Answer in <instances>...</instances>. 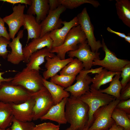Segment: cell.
<instances>
[{
  "instance_id": "7c38bea8",
  "label": "cell",
  "mask_w": 130,
  "mask_h": 130,
  "mask_svg": "<svg viewBox=\"0 0 130 130\" xmlns=\"http://www.w3.org/2000/svg\"><path fill=\"white\" fill-rule=\"evenodd\" d=\"M25 7V5L20 4L15 5L13 7L12 13L3 18L5 23L8 25L10 39H13L15 38L21 27L23 26Z\"/></svg>"
},
{
  "instance_id": "7a4b0ae2",
  "label": "cell",
  "mask_w": 130,
  "mask_h": 130,
  "mask_svg": "<svg viewBox=\"0 0 130 130\" xmlns=\"http://www.w3.org/2000/svg\"><path fill=\"white\" fill-rule=\"evenodd\" d=\"M43 78L39 71L30 70L26 67L13 77L10 82L13 85L23 87L31 92H34L44 86Z\"/></svg>"
},
{
  "instance_id": "8d00e7d4",
  "label": "cell",
  "mask_w": 130,
  "mask_h": 130,
  "mask_svg": "<svg viewBox=\"0 0 130 130\" xmlns=\"http://www.w3.org/2000/svg\"><path fill=\"white\" fill-rule=\"evenodd\" d=\"M130 98V82L121 89L119 99L120 100H125Z\"/></svg>"
},
{
  "instance_id": "ee69618b",
  "label": "cell",
  "mask_w": 130,
  "mask_h": 130,
  "mask_svg": "<svg viewBox=\"0 0 130 130\" xmlns=\"http://www.w3.org/2000/svg\"><path fill=\"white\" fill-rule=\"evenodd\" d=\"M89 128V127L87 124L83 130H88Z\"/></svg>"
},
{
  "instance_id": "836d02e7",
  "label": "cell",
  "mask_w": 130,
  "mask_h": 130,
  "mask_svg": "<svg viewBox=\"0 0 130 130\" xmlns=\"http://www.w3.org/2000/svg\"><path fill=\"white\" fill-rule=\"evenodd\" d=\"M10 42V40L0 36V56L4 59L7 58L8 52H10L7 50V47Z\"/></svg>"
},
{
  "instance_id": "f1b7e54d",
  "label": "cell",
  "mask_w": 130,
  "mask_h": 130,
  "mask_svg": "<svg viewBox=\"0 0 130 130\" xmlns=\"http://www.w3.org/2000/svg\"><path fill=\"white\" fill-rule=\"evenodd\" d=\"M84 69L82 63L75 58L65 66L59 72L60 75L77 76Z\"/></svg>"
},
{
  "instance_id": "ba28073f",
  "label": "cell",
  "mask_w": 130,
  "mask_h": 130,
  "mask_svg": "<svg viewBox=\"0 0 130 130\" xmlns=\"http://www.w3.org/2000/svg\"><path fill=\"white\" fill-rule=\"evenodd\" d=\"M31 96L35 101L33 120L40 119L55 105L51 94L44 86L37 92H31Z\"/></svg>"
},
{
  "instance_id": "484cf974",
  "label": "cell",
  "mask_w": 130,
  "mask_h": 130,
  "mask_svg": "<svg viewBox=\"0 0 130 130\" xmlns=\"http://www.w3.org/2000/svg\"><path fill=\"white\" fill-rule=\"evenodd\" d=\"M13 118L10 104L0 101V129L10 126Z\"/></svg>"
},
{
  "instance_id": "8fae6325",
  "label": "cell",
  "mask_w": 130,
  "mask_h": 130,
  "mask_svg": "<svg viewBox=\"0 0 130 130\" xmlns=\"http://www.w3.org/2000/svg\"><path fill=\"white\" fill-rule=\"evenodd\" d=\"M69 58H77L82 63L84 69L89 70L91 69L94 60L100 59L99 52H93L91 51L88 45L87 40L79 44L78 48L74 51L68 52Z\"/></svg>"
},
{
  "instance_id": "6da1fadb",
  "label": "cell",
  "mask_w": 130,
  "mask_h": 130,
  "mask_svg": "<svg viewBox=\"0 0 130 130\" xmlns=\"http://www.w3.org/2000/svg\"><path fill=\"white\" fill-rule=\"evenodd\" d=\"M67 123L73 130H83L87 124L89 108L79 98L71 96L67 98L65 106Z\"/></svg>"
},
{
  "instance_id": "e575fe53",
  "label": "cell",
  "mask_w": 130,
  "mask_h": 130,
  "mask_svg": "<svg viewBox=\"0 0 130 130\" xmlns=\"http://www.w3.org/2000/svg\"><path fill=\"white\" fill-rule=\"evenodd\" d=\"M60 125L50 122H44L35 125L32 130H59Z\"/></svg>"
},
{
  "instance_id": "603a6c76",
  "label": "cell",
  "mask_w": 130,
  "mask_h": 130,
  "mask_svg": "<svg viewBox=\"0 0 130 130\" xmlns=\"http://www.w3.org/2000/svg\"><path fill=\"white\" fill-rule=\"evenodd\" d=\"M43 81L44 86L51 94L55 105L59 103L64 98L70 97L69 93L60 86L43 78Z\"/></svg>"
},
{
  "instance_id": "44dd1931",
  "label": "cell",
  "mask_w": 130,
  "mask_h": 130,
  "mask_svg": "<svg viewBox=\"0 0 130 130\" xmlns=\"http://www.w3.org/2000/svg\"><path fill=\"white\" fill-rule=\"evenodd\" d=\"M55 55L50 52V50L45 48L38 50L32 54L26 63V67L30 70L39 71L41 69L40 66L45 62V58L47 57L52 58Z\"/></svg>"
},
{
  "instance_id": "9a60e30c",
  "label": "cell",
  "mask_w": 130,
  "mask_h": 130,
  "mask_svg": "<svg viewBox=\"0 0 130 130\" xmlns=\"http://www.w3.org/2000/svg\"><path fill=\"white\" fill-rule=\"evenodd\" d=\"M49 33L41 37L32 39L31 42L23 48L24 62L28 63L31 55L38 50L45 47L51 50L53 47V42L49 36Z\"/></svg>"
},
{
  "instance_id": "ffe728a7",
  "label": "cell",
  "mask_w": 130,
  "mask_h": 130,
  "mask_svg": "<svg viewBox=\"0 0 130 130\" xmlns=\"http://www.w3.org/2000/svg\"><path fill=\"white\" fill-rule=\"evenodd\" d=\"M49 10L48 0H32V3L27 11V14L36 15L37 22H40L46 18Z\"/></svg>"
},
{
  "instance_id": "7bdbcfd3",
  "label": "cell",
  "mask_w": 130,
  "mask_h": 130,
  "mask_svg": "<svg viewBox=\"0 0 130 130\" xmlns=\"http://www.w3.org/2000/svg\"><path fill=\"white\" fill-rule=\"evenodd\" d=\"M107 130H124L122 127L117 125L115 124L112 125V126Z\"/></svg>"
},
{
  "instance_id": "ac0fdd59",
  "label": "cell",
  "mask_w": 130,
  "mask_h": 130,
  "mask_svg": "<svg viewBox=\"0 0 130 130\" xmlns=\"http://www.w3.org/2000/svg\"><path fill=\"white\" fill-rule=\"evenodd\" d=\"M23 32L24 30L19 31L17 37L13 39L8 45L11 51L7 55V61L14 65H18L24 60L22 45L20 41L23 37Z\"/></svg>"
},
{
  "instance_id": "74e56055",
  "label": "cell",
  "mask_w": 130,
  "mask_h": 130,
  "mask_svg": "<svg viewBox=\"0 0 130 130\" xmlns=\"http://www.w3.org/2000/svg\"><path fill=\"white\" fill-rule=\"evenodd\" d=\"M0 36L4 37L9 40L10 39L9 33L5 25L3 19L0 17Z\"/></svg>"
},
{
  "instance_id": "7402d4cb",
  "label": "cell",
  "mask_w": 130,
  "mask_h": 130,
  "mask_svg": "<svg viewBox=\"0 0 130 130\" xmlns=\"http://www.w3.org/2000/svg\"><path fill=\"white\" fill-rule=\"evenodd\" d=\"M23 26L24 30L26 29L27 32V44L30 39L40 37L41 30L40 24L36 21L33 15L25 14Z\"/></svg>"
},
{
  "instance_id": "d4e9b609",
  "label": "cell",
  "mask_w": 130,
  "mask_h": 130,
  "mask_svg": "<svg viewBox=\"0 0 130 130\" xmlns=\"http://www.w3.org/2000/svg\"><path fill=\"white\" fill-rule=\"evenodd\" d=\"M115 6L119 18L130 28V0H116Z\"/></svg>"
},
{
  "instance_id": "5bb4252c",
  "label": "cell",
  "mask_w": 130,
  "mask_h": 130,
  "mask_svg": "<svg viewBox=\"0 0 130 130\" xmlns=\"http://www.w3.org/2000/svg\"><path fill=\"white\" fill-rule=\"evenodd\" d=\"M35 103L34 99L31 97L22 103L10 104L14 117L22 121L31 122L33 119V109Z\"/></svg>"
},
{
  "instance_id": "e0dca14e",
  "label": "cell",
  "mask_w": 130,
  "mask_h": 130,
  "mask_svg": "<svg viewBox=\"0 0 130 130\" xmlns=\"http://www.w3.org/2000/svg\"><path fill=\"white\" fill-rule=\"evenodd\" d=\"M45 59L46 61L45 67L46 70L43 72V77L44 79L47 80L57 74L73 58L69 57L64 59H61L55 55L52 58L46 57Z\"/></svg>"
},
{
  "instance_id": "30bf717a",
  "label": "cell",
  "mask_w": 130,
  "mask_h": 130,
  "mask_svg": "<svg viewBox=\"0 0 130 130\" xmlns=\"http://www.w3.org/2000/svg\"><path fill=\"white\" fill-rule=\"evenodd\" d=\"M77 16L79 25L86 36L88 44L91 51L94 52H98L99 49L102 47V44L100 40H96L95 37L93 26L86 8H84Z\"/></svg>"
},
{
  "instance_id": "f6af8a7d",
  "label": "cell",
  "mask_w": 130,
  "mask_h": 130,
  "mask_svg": "<svg viewBox=\"0 0 130 130\" xmlns=\"http://www.w3.org/2000/svg\"><path fill=\"white\" fill-rule=\"evenodd\" d=\"M0 130H11L10 128H8L6 129H0Z\"/></svg>"
},
{
  "instance_id": "ab89813d",
  "label": "cell",
  "mask_w": 130,
  "mask_h": 130,
  "mask_svg": "<svg viewBox=\"0 0 130 130\" xmlns=\"http://www.w3.org/2000/svg\"><path fill=\"white\" fill-rule=\"evenodd\" d=\"M48 3L50 10L56 9L60 5L59 0H48Z\"/></svg>"
},
{
  "instance_id": "5b68a950",
  "label": "cell",
  "mask_w": 130,
  "mask_h": 130,
  "mask_svg": "<svg viewBox=\"0 0 130 130\" xmlns=\"http://www.w3.org/2000/svg\"><path fill=\"white\" fill-rule=\"evenodd\" d=\"M120 101L116 98L108 104L97 109L93 114L91 125L88 130H107L115 124L111 116L113 110Z\"/></svg>"
},
{
  "instance_id": "1f68e13d",
  "label": "cell",
  "mask_w": 130,
  "mask_h": 130,
  "mask_svg": "<svg viewBox=\"0 0 130 130\" xmlns=\"http://www.w3.org/2000/svg\"><path fill=\"white\" fill-rule=\"evenodd\" d=\"M35 125L32 121H22L14 117L10 128L11 130H32Z\"/></svg>"
},
{
  "instance_id": "d6986e66",
  "label": "cell",
  "mask_w": 130,
  "mask_h": 130,
  "mask_svg": "<svg viewBox=\"0 0 130 130\" xmlns=\"http://www.w3.org/2000/svg\"><path fill=\"white\" fill-rule=\"evenodd\" d=\"M67 98H64L59 103L52 106L40 119L41 120H49L56 122L59 124H66L65 106Z\"/></svg>"
},
{
  "instance_id": "d6a6232c",
  "label": "cell",
  "mask_w": 130,
  "mask_h": 130,
  "mask_svg": "<svg viewBox=\"0 0 130 130\" xmlns=\"http://www.w3.org/2000/svg\"><path fill=\"white\" fill-rule=\"evenodd\" d=\"M120 76L122 78L120 82L123 88L130 82V63L125 65L122 68Z\"/></svg>"
},
{
  "instance_id": "4dcf8cb0",
  "label": "cell",
  "mask_w": 130,
  "mask_h": 130,
  "mask_svg": "<svg viewBox=\"0 0 130 130\" xmlns=\"http://www.w3.org/2000/svg\"><path fill=\"white\" fill-rule=\"evenodd\" d=\"M77 76L56 74L51 78L50 81L66 88L72 85Z\"/></svg>"
},
{
  "instance_id": "3957f363",
  "label": "cell",
  "mask_w": 130,
  "mask_h": 130,
  "mask_svg": "<svg viewBox=\"0 0 130 130\" xmlns=\"http://www.w3.org/2000/svg\"><path fill=\"white\" fill-rule=\"evenodd\" d=\"M86 36L80 26L72 28L67 34L63 44L60 46L52 47L50 52L56 53L61 59H65L67 52L77 49L79 45L87 41Z\"/></svg>"
},
{
  "instance_id": "2e32d148",
  "label": "cell",
  "mask_w": 130,
  "mask_h": 130,
  "mask_svg": "<svg viewBox=\"0 0 130 130\" xmlns=\"http://www.w3.org/2000/svg\"><path fill=\"white\" fill-rule=\"evenodd\" d=\"M62 23L64 25L62 27L55 29L49 33V36L52 40L53 47L62 45L70 30L73 27L79 25L77 16L69 21H62Z\"/></svg>"
},
{
  "instance_id": "277c9868",
  "label": "cell",
  "mask_w": 130,
  "mask_h": 130,
  "mask_svg": "<svg viewBox=\"0 0 130 130\" xmlns=\"http://www.w3.org/2000/svg\"><path fill=\"white\" fill-rule=\"evenodd\" d=\"M79 98L89 107L87 125L89 127L91 125L93 115L95 111L100 107L108 104L116 99L113 96L101 92L99 90L91 88L89 91Z\"/></svg>"
},
{
  "instance_id": "4316f807",
  "label": "cell",
  "mask_w": 130,
  "mask_h": 130,
  "mask_svg": "<svg viewBox=\"0 0 130 130\" xmlns=\"http://www.w3.org/2000/svg\"><path fill=\"white\" fill-rule=\"evenodd\" d=\"M121 72L116 75L114 77L108 87L104 89H100L99 91L101 92L113 96L119 99L120 91L122 88L119 80L121 78Z\"/></svg>"
},
{
  "instance_id": "b9f144b4",
  "label": "cell",
  "mask_w": 130,
  "mask_h": 130,
  "mask_svg": "<svg viewBox=\"0 0 130 130\" xmlns=\"http://www.w3.org/2000/svg\"><path fill=\"white\" fill-rule=\"evenodd\" d=\"M5 72H0V86L1 85L2 83L4 82H9L11 81L13 79V78L10 77L8 78H5L2 76Z\"/></svg>"
},
{
  "instance_id": "52a82bcc",
  "label": "cell",
  "mask_w": 130,
  "mask_h": 130,
  "mask_svg": "<svg viewBox=\"0 0 130 130\" xmlns=\"http://www.w3.org/2000/svg\"><path fill=\"white\" fill-rule=\"evenodd\" d=\"M103 69L101 67L89 70L83 69L77 76L75 83L65 88V90L70 93L71 96L75 98L80 97L90 89V85L92 83V78L88 75L89 73H98Z\"/></svg>"
},
{
  "instance_id": "cb8c5ba5",
  "label": "cell",
  "mask_w": 130,
  "mask_h": 130,
  "mask_svg": "<svg viewBox=\"0 0 130 130\" xmlns=\"http://www.w3.org/2000/svg\"><path fill=\"white\" fill-rule=\"evenodd\" d=\"M121 72H113L103 69L92 78V84L90 88L99 90L102 85L110 82L116 75Z\"/></svg>"
},
{
  "instance_id": "83f0119b",
  "label": "cell",
  "mask_w": 130,
  "mask_h": 130,
  "mask_svg": "<svg viewBox=\"0 0 130 130\" xmlns=\"http://www.w3.org/2000/svg\"><path fill=\"white\" fill-rule=\"evenodd\" d=\"M111 117L117 125L122 127L124 130H130V115L115 107Z\"/></svg>"
},
{
  "instance_id": "9c48e42d",
  "label": "cell",
  "mask_w": 130,
  "mask_h": 130,
  "mask_svg": "<svg viewBox=\"0 0 130 130\" xmlns=\"http://www.w3.org/2000/svg\"><path fill=\"white\" fill-rule=\"evenodd\" d=\"M101 36L102 39L101 42L102 48L105 53V57L102 60H94L93 62V65L100 66L109 71L121 72L122 68L125 65L130 63V61L117 58L108 48L102 35Z\"/></svg>"
},
{
  "instance_id": "bcb514c9",
  "label": "cell",
  "mask_w": 130,
  "mask_h": 130,
  "mask_svg": "<svg viewBox=\"0 0 130 130\" xmlns=\"http://www.w3.org/2000/svg\"><path fill=\"white\" fill-rule=\"evenodd\" d=\"M65 130H73L70 127L67 129H66Z\"/></svg>"
},
{
  "instance_id": "f35d334b",
  "label": "cell",
  "mask_w": 130,
  "mask_h": 130,
  "mask_svg": "<svg viewBox=\"0 0 130 130\" xmlns=\"http://www.w3.org/2000/svg\"><path fill=\"white\" fill-rule=\"evenodd\" d=\"M0 1L10 3L13 5L15 4H20L30 6L32 3V0H0Z\"/></svg>"
},
{
  "instance_id": "f546056e",
  "label": "cell",
  "mask_w": 130,
  "mask_h": 130,
  "mask_svg": "<svg viewBox=\"0 0 130 130\" xmlns=\"http://www.w3.org/2000/svg\"><path fill=\"white\" fill-rule=\"evenodd\" d=\"M60 4L66 8L73 9L84 4H91L95 7L100 5L99 2L95 0H59Z\"/></svg>"
},
{
  "instance_id": "d590c367",
  "label": "cell",
  "mask_w": 130,
  "mask_h": 130,
  "mask_svg": "<svg viewBox=\"0 0 130 130\" xmlns=\"http://www.w3.org/2000/svg\"><path fill=\"white\" fill-rule=\"evenodd\" d=\"M116 107L127 114L130 115V99L125 100H120Z\"/></svg>"
},
{
  "instance_id": "4fadbf2b",
  "label": "cell",
  "mask_w": 130,
  "mask_h": 130,
  "mask_svg": "<svg viewBox=\"0 0 130 130\" xmlns=\"http://www.w3.org/2000/svg\"><path fill=\"white\" fill-rule=\"evenodd\" d=\"M66 9L65 7L60 5L56 9L49 10L46 18L40 23L41 30L40 37L53 30L61 28L62 21L60 17Z\"/></svg>"
},
{
  "instance_id": "8992f818",
  "label": "cell",
  "mask_w": 130,
  "mask_h": 130,
  "mask_svg": "<svg viewBox=\"0 0 130 130\" xmlns=\"http://www.w3.org/2000/svg\"><path fill=\"white\" fill-rule=\"evenodd\" d=\"M10 82H4L0 86V101L18 104L31 98V92L21 86L12 84Z\"/></svg>"
},
{
  "instance_id": "60d3db41",
  "label": "cell",
  "mask_w": 130,
  "mask_h": 130,
  "mask_svg": "<svg viewBox=\"0 0 130 130\" xmlns=\"http://www.w3.org/2000/svg\"><path fill=\"white\" fill-rule=\"evenodd\" d=\"M107 30L110 32L114 33L121 38H124L125 40L127 37V36H126L125 35L124 33L114 31L112 30L110 27H107Z\"/></svg>"
}]
</instances>
